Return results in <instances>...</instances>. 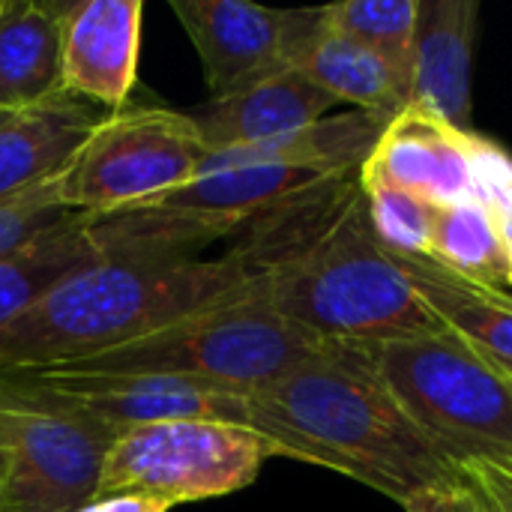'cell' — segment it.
Wrapping results in <instances>:
<instances>
[{"label": "cell", "instance_id": "obj_29", "mask_svg": "<svg viewBox=\"0 0 512 512\" xmlns=\"http://www.w3.org/2000/svg\"><path fill=\"white\" fill-rule=\"evenodd\" d=\"M12 117H15V114H3V111H0V129H3V126H6V123L12 120Z\"/></svg>", "mask_w": 512, "mask_h": 512}, {"label": "cell", "instance_id": "obj_13", "mask_svg": "<svg viewBox=\"0 0 512 512\" xmlns=\"http://www.w3.org/2000/svg\"><path fill=\"white\" fill-rule=\"evenodd\" d=\"M333 102L336 99L300 69H288L237 96L207 99L189 108V117L210 150H237L294 138L318 126Z\"/></svg>", "mask_w": 512, "mask_h": 512}, {"label": "cell", "instance_id": "obj_23", "mask_svg": "<svg viewBox=\"0 0 512 512\" xmlns=\"http://www.w3.org/2000/svg\"><path fill=\"white\" fill-rule=\"evenodd\" d=\"M60 177V174H57ZM57 177L0 204V255L57 228L60 222H66L69 216H75L72 210H66L60 204L57 195Z\"/></svg>", "mask_w": 512, "mask_h": 512}, {"label": "cell", "instance_id": "obj_5", "mask_svg": "<svg viewBox=\"0 0 512 512\" xmlns=\"http://www.w3.org/2000/svg\"><path fill=\"white\" fill-rule=\"evenodd\" d=\"M414 426L456 468H512V381L453 336L414 333L369 345Z\"/></svg>", "mask_w": 512, "mask_h": 512}, {"label": "cell", "instance_id": "obj_22", "mask_svg": "<svg viewBox=\"0 0 512 512\" xmlns=\"http://www.w3.org/2000/svg\"><path fill=\"white\" fill-rule=\"evenodd\" d=\"M360 189L369 201L372 225L387 249L399 255H432L435 204L372 174H360Z\"/></svg>", "mask_w": 512, "mask_h": 512}, {"label": "cell", "instance_id": "obj_25", "mask_svg": "<svg viewBox=\"0 0 512 512\" xmlns=\"http://www.w3.org/2000/svg\"><path fill=\"white\" fill-rule=\"evenodd\" d=\"M459 474L477 492L483 512H512V468L501 465H468Z\"/></svg>", "mask_w": 512, "mask_h": 512}, {"label": "cell", "instance_id": "obj_14", "mask_svg": "<svg viewBox=\"0 0 512 512\" xmlns=\"http://www.w3.org/2000/svg\"><path fill=\"white\" fill-rule=\"evenodd\" d=\"M477 21V0H420L411 102L456 129H471L474 114L471 63Z\"/></svg>", "mask_w": 512, "mask_h": 512}, {"label": "cell", "instance_id": "obj_7", "mask_svg": "<svg viewBox=\"0 0 512 512\" xmlns=\"http://www.w3.org/2000/svg\"><path fill=\"white\" fill-rule=\"evenodd\" d=\"M273 447L246 426L174 420L120 435L99 474V495H150L171 507L252 486Z\"/></svg>", "mask_w": 512, "mask_h": 512}, {"label": "cell", "instance_id": "obj_19", "mask_svg": "<svg viewBox=\"0 0 512 512\" xmlns=\"http://www.w3.org/2000/svg\"><path fill=\"white\" fill-rule=\"evenodd\" d=\"M102 261L90 216H69L57 228L0 255V330L21 318L66 276Z\"/></svg>", "mask_w": 512, "mask_h": 512}, {"label": "cell", "instance_id": "obj_26", "mask_svg": "<svg viewBox=\"0 0 512 512\" xmlns=\"http://www.w3.org/2000/svg\"><path fill=\"white\" fill-rule=\"evenodd\" d=\"M72 512H171V504L150 498V495L123 492V495H99L90 504Z\"/></svg>", "mask_w": 512, "mask_h": 512}, {"label": "cell", "instance_id": "obj_16", "mask_svg": "<svg viewBox=\"0 0 512 512\" xmlns=\"http://www.w3.org/2000/svg\"><path fill=\"white\" fill-rule=\"evenodd\" d=\"M69 3L0 0V111L42 108L63 90L60 24Z\"/></svg>", "mask_w": 512, "mask_h": 512}, {"label": "cell", "instance_id": "obj_11", "mask_svg": "<svg viewBox=\"0 0 512 512\" xmlns=\"http://www.w3.org/2000/svg\"><path fill=\"white\" fill-rule=\"evenodd\" d=\"M144 0H75L63 12V90L123 111L141 57Z\"/></svg>", "mask_w": 512, "mask_h": 512}, {"label": "cell", "instance_id": "obj_20", "mask_svg": "<svg viewBox=\"0 0 512 512\" xmlns=\"http://www.w3.org/2000/svg\"><path fill=\"white\" fill-rule=\"evenodd\" d=\"M429 258L465 279L492 288L510 285V255L498 207L483 198L438 207Z\"/></svg>", "mask_w": 512, "mask_h": 512}, {"label": "cell", "instance_id": "obj_30", "mask_svg": "<svg viewBox=\"0 0 512 512\" xmlns=\"http://www.w3.org/2000/svg\"><path fill=\"white\" fill-rule=\"evenodd\" d=\"M507 207H510V210H512V192H510V201H507Z\"/></svg>", "mask_w": 512, "mask_h": 512}, {"label": "cell", "instance_id": "obj_27", "mask_svg": "<svg viewBox=\"0 0 512 512\" xmlns=\"http://www.w3.org/2000/svg\"><path fill=\"white\" fill-rule=\"evenodd\" d=\"M498 213H501L504 243H507V255H510V285H512V210L510 207H498Z\"/></svg>", "mask_w": 512, "mask_h": 512}, {"label": "cell", "instance_id": "obj_2", "mask_svg": "<svg viewBox=\"0 0 512 512\" xmlns=\"http://www.w3.org/2000/svg\"><path fill=\"white\" fill-rule=\"evenodd\" d=\"M237 252L222 258H105L66 276L0 330V372L60 369L144 339L255 279Z\"/></svg>", "mask_w": 512, "mask_h": 512}, {"label": "cell", "instance_id": "obj_28", "mask_svg": "<svg viewBox=\"0 0 512 512\" xmlns=\"http://www.w3.org/2000/svg\"><path fill=\"white\" fill-rule=\"evenodd\" d=\"M3 477H6V444L0 438V483H3Z\"/></svg>", "mask_w": 512, "mask_h": 512}, {"label": "cell", "instance_id": "obj_4", "mask_svg": "<svg viewBox=\"0 0 512 512\" xmlns=\"http://www.w3.org/2000/svg\"><path fill=\"white\" fill-rule=\"evenodd\" d=\"M321 345V339L303 333L270 306L255 273L246 288L219 303L189 312L123 348L51 372L171 375L252 396L291 375Z\"/></svg>", "mask_w": 512, "mask_h": 512}, {"label": "cell", "instance_id": "obj_8", "mask_svg": "<svg viewBox=\"0 0 512 512\" xmlns=\"http://www.w3.org/2000/svg\"><path fill=\"white\" fill-rule=\"evenodd\" d=\"M0 512H72L99 492L114 432L0 378Z\"/></svg>", "mask_w": 512, "mask_h": 512}, {"label": "cell", "instance_id": "obj_21", "mask_svg": "<svg viewBox=\"0 0 512 512\" xmlns=\"http://www.w3.org/2000/svg\"><path fill=\"white\" fill-rule=\"evenodd\" d=\"M327 24L372 48L414 90L420 0H348L324 6Z\"/></svg>", "mask_w": 512, "mask_h": 512}, {"label": "cell", "instance_id": "obj_17", "mask_svg": "<svg viewBox=\"0 0 512 512\" xmlns=\"http://www.w3.org/2000/svg\"><path fill=\"white\" fill-rule=\"evenodd\" d=\"M294 69L315 81L336 102H348L357 111L393 120L411 105V90L399 75L363 42L333 30L324 6L315 9L312 24L294 48Z\"/></svg>", "mask_w": 512, "mask_h": 512}, {"label": "cell", "instance_id": "obj_18", "mask_svg": "<svg viewBox=\"0 0 512 512\" xmlns=\"http://www.w3.org/2000/svg\"><path fill=\"white\" fill-rule=\"evenodd\" d=\"M96 120L72 96L15 114L0 129V204L54 180Z\"/></svg>", "mask_w": 512, "mask_h": 512}, {"label": "cell", "instance_id": "obj_1", "mask_svg": "<svg viewBox=\"0 0 512 512\" xmlns=\"http://www.w3.org/2000/svg\"><path fill=\"white\" fill-rule=\"evenodd\" d=\"M249 429L273 456L339 471L402 507L459 477L402 411L369 345L357 342H324L291 375L252 393Z\"/></svg>", "mask_w": 512, "mask_h": 512}, {"label": "cell", "instance_id": "obj_10", "mask_svg": "<svg viewBox=\"0 0 512 512\" xmlns=\"http://www.w3.org/2000/svg\"><path fill=\"white\" fill-rule=\"evenodd\" d=\"M192 39L210 99L237 96L294 69V42L306 9H270L246 0H171Z\"/></svg>", "mask_w": 512, "mask_h": 512}, {"label": "cell", "instance_id": "obj_6", "mask_svg": "<svg viewBox=\"0 0 512 512\" xmlns=\"http://www.w3.org/2000/svg\"><path fill=\"white\" fill-rule=\"evenodd\" d=\"M210 147L189 111L135 105L99 117L57 177L60 204L81 216L147 207L198 177Z\"/></svg>", "mask_w": 512, "mask_h": 512}, {"label": "cell", "instance_id": "obj_3", "mask_svg": "<svg viewBox=\"0 0 512 512\" xmlns=\"http://www.w3.org/2000/svg\"><path fill=\"white\" fill-rule=\"evenodd\" d=\"M258 276L270 306L321 342L441 333L396 252L381 243L360 174L327 222Z\"/></svg>", "mask_w": 512, "mask_h": 512}, {"label": "cell", "instance_id": "obj_9", "mask_svg": "<svg viewBox=\"0 0 512 512\" xmlns=\"http://www.w3.org/2000/svg\"><path fill=\"white\" fill-rule=\"evenodd\" d=\"M3 381L63 408L117 438L156 423L213 420L249 429V396L171 375H102V372H0Z\"/></svg>", "mask_w": 512, "mask_h": 512}, {"label": "cell", "instance_id": "obj_12", "mask_svg": "<svg viewBox=\"0 0 512 512\" xmlns=\"http://www.w3.org/2000/svg\"><path fill=\"white\" fill-rule=\"evenodd\" d=\"M468 141L471 129H456L411 102L384 126L360 174L387 180L435 207L462 204L480 198Z\"/></svg>", "mask_w": 512, "mask_h": 512}, {"label": "cell", "instance_id": "obj_15", "mask_svg": "<svg viewBox=\"0 0 512 512\" xmlns=\"http://www.w3.org/2000/svg\"><path fill=\"white\" fill-rule=\"evenodd\" d=\"M417 297L426 303L438 327L465 345L471 354L495 366L512 381V297L504 288H492L465 279L435 258L399 255Z\"/></svg>", "mask_w": 512, "mask_h": 512}, {"label": "cell", "instance_id": "obj_24", "mask_svg": "<svg viewBox=\"0 0 512 512\" xmlns=\"http://www.w3.org/2000/svg\"><path fill=\"white\" fill-rule=\"evenodd\" d=\"M405 512H483V504L477 492L471 489V483L459 474L450 483H441L414 495L405 504Z\"/></svg>", "mask_w": 512, "mask_h": 512}]
</instances>
